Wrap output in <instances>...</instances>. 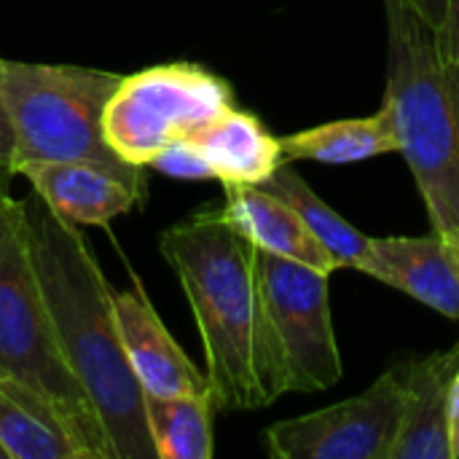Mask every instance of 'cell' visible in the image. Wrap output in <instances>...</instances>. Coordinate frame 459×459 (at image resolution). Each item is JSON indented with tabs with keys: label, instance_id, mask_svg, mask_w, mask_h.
<instances>
[{
	"label": "cell",
	"instance_id": "6da1fadb",
	"mask_svg": "<svg viewBox=\"0 0 459 459\" xmlns=\"http://www.w3.org/2000/svg\"><path fill=\"white\" fill-rule=\"evenodd\" d=\"M22 204L30 258L56 342L94 403L113 459H156L145 422V395L118 336L113 288L105 282L78 226L54 215L35 191Z\"/></svg>",
	"mask_w": 459,
	"mask_h": 459
},
{
	"label": "cell",
	"instance_id": "7a4b0ae2",
	"mask_svg": "<svg viewBox=\"0 0 459 459\" xmlns=\"http://www.w3.org/2000/svg\"><path fill=\"white\" fill-rule=\"evenodd\" d=\"M159 250L196 317L215 409H264L288 395L258 290L255 247L221 212H199L169 226Z\"/></svg>",
	"mask_w": 459,
	"mask_h": 459
},
{
	"label": "cell",
	"instance_id": "3957f363",
	"mask_svg": "<svg viewBox=\"0 0 459 459\" xmlns=\"http://www.w3.org/2000/svg\"><path fill=\"white\" fill-rule=\"evenodd\" d=\"M385 102L398 153L422 194L433 231L459 264V132L444 83L436 32L401 0H385Z\"/></svg>",
	"mask_w": 459,
	"mask_h": 459
},
{
	"label": "cell",
	"instance_id": "277c9868",
	"mask_svg": "<svg viewBox=\"0 0 459 459\" xmlns=\"http://www.w3.org/2000/svg\"><path fill=\"white\" fill-rule=\"evenodd\" d=\"M3 100L13 129L11 175L27 161H83L102 167L145 196L140 167L124 161L105 140V105L118 73L73 65L0 62Z\"/></svg>",
	"mask_w": 459,
	"mask_h": 459
},
{
	"label": "cell",
	"instance_id": "5b68a950",
	"mask_svg": "<svg viewBox=\"0 0 459 459\" xmlns=\"http://www.w3.org/2000/svg\"><path fill=\"white\" fill-rule=\"evenodd\" d=\"M11 377L56 403L91 459H113L94 403L56 342L24 234V204L0 183V379Z\"/></svg>",
	"mask_w": 459,
	"mask_h": 459
},
{
	"label": "cell",
	"instance_id": "8992f818",
	"mask_svg": "<svg viewBox=\"0 0 459 459\" xmlns=\"http://www.w3.org/2000/svg\"><path fill=\"white\" fill-rule=\"evenodd\" d=\"M234 108L231 86L202 65L172 62L124 75L105 105L108 145L129 164L145 167L161 148L188 137Z\"/></svg>",
	"mask_w": 459,
	"mask_h": 459
},
{
	"label": "cell",
	"instance_id": "52a82bcc",
	"mask_svg": "<svg viewBox=\"0 0 459 459\" xmlns=\"http://www.w3.org/2000/svg\"><path fill=\"white\" fill-rule=\"evenodd\" d=\"M255 274L288 393L333 387L344 368L331 317V274L258 247Z\"/></svg>",
	"mask_w": 459,
	"mask_h": 459
},
{
	"label": "cell",
	"instance_id": "ba28073f",
	"mask_svg": "<svg viewBox=\"0 0 459 459\" xmlns=\"http://www.w3.org/2000/svg\"><path fill=\"white\" fill-rule=\"evenodd\" d=\"M401 420L403 377L393 366L355 398L269 425L264 444L277 459H393Z\"/></svg>",
	"mask_w": 459,
	"mask_h": 459
},
{
	"label": "cell",
	"instance_id": "9c48e42d",
	"mask_svg": "<svg viewBox=\"0 0 459 459\" xmlns=\"http://www.w3.org/2000/svg\"><path fill=\"white\" fill-rule=\"evenodd\" d=\"M113 312L124 355L143 387V395H210L207 374H202L180 344L169 336L148 301L140 280L126 290H113Z\"/></svg>",
	"mask_w": 459,
	"mask_h": 459
},
{
	"label": "cell",
	"instance_id": "30bf717a",
	"mask_svg": "<svg viewBox=\"0 0 459 459\" xmlns=\"http://www.w3.org/2000/svg\"><path fill=\"white\" fill-rule=\"evenodd\" d=\"M358 272L459 320V264L436 231L425 237H371Z\"/></svg>",
	"mask_w": 459,
	"mask_h": 459
},
{
	"label": "cell",
	"instance_id": "8fae6325",
	"mask_svg": "<svg viewBox=\"0 0 459 459\" xmlns=\"http://www.w3.org/2000/svg\"><path fill=\"white\" fill-rule=\"evenodd\" d=\"M13 175L30 180L48 210L73 226H108L145 199L113 172L83 161H27Z\"/></svg>",
	"mask_w": 459,
	"mask_h": 459
},
{
	"label": "cell",
	"instance_id": "7c38bea8",
	"mask_svg": "<svg viewBox=\"0 0 459 459\" xmlns=\"http://www.w3.org/2000/svg\"><path fill=\"white\" fill-rule=\"evenodd\" d=\"M403 377V420L393 459H452L449 387L459 366V342L446 352L409 358Z\"/></svg>",
	"mask_w": 459,
	"mask_h": 459
},
{
	"label": "cell",
	"instance_id": "4fadbf2b",
	"mask_svg": "<svg viewBox=\"0 0 459 459\" xmlns=\"http://www.w3.org/2000/svg\"><path fill=\"white\" fill-rule=\"evenodd\" d=\"M223 188H226V204L221 215L253 247L307 264L328 274L336 272L333 258L312 237V231L304 226V221L288 202H282L280 196L269 194L261 186H223Z\"/></svg>",
	"mask_w": 459,
	"mask_h": 459
},
{
	"label": "cell",
	"instance_id": "5bb4252c",
	"mask_svg": "<svg viewBox=\"0 0 459 459\" xmlns=\"http://www.w3.org/2000/svg\"><path fill=\"white\" fill-rule=\"evenodd\" d=\"M188 140L207 161L212 180L223 186H261L285 164L280 137L237 105L191 132Z\"/></svg>",
	"mask_w": 459,
	"mask_h": 459
},
{
	"label": "cell",
	"instance_id": "9a60e30c",
	"mask_svg": "<svg viewBox=\"0 0 459 459\" xmlns=\"http://www.w3.org/2000/svg\"><path fill=\"white\" fill-rule=\"evenodd\" d=\"M0 446L8 459H91L56 403L11 377L0 379Z\"/></svg>",
	"mask_w": 459,
	"mask_h": 459
},
{
	"label": "cell",
	"instance_id": "2e32d148",
	"mask_svg": "<svg viewBox=\"0 0 459 459\" xmlns=\"http://www.w3.org/2000/svg\"><path fill=\"white\" fill-rule=\"evenodd\" d=\"M282 159L317 164H355L385 153H398V137L385 108L374 116L339 118L280 137Z\"/></svg>",
	"mask_w": 459,
	"mask_h": 459
},
{
	"label": "cell",
	"instance_id": "e0dca14e",
	"mask_svg": "<svg viewBox=\"0 0 459 459\" xmlns=\"http://www.w3.org/2000/svg\"><path fill=\"white\" fill-rule=\"evenodd\" d=\"M261 188L280 196L282 202H288L299 212L304 226L312 231V237L333 258L336 269H355L358 272V264H360L371 237L358 231L328 202H323L293 167H288V164L277 167V172L269 180H264Z\"/></svg>",
	"mask_w": 459,
	"mask_h": 459
},
{
	"label": "cell",
	"instance_id": "ac0fdd59",
	"mask_svg": "<svg viewBox=\"0 0 459 459\" xmlns=\"http://www.w3.org/2000/svg\"><path fill=\"white\" fill-rule=\"evenodd\" d=\"M212 409L210 395H145V422L156 459L212 457Z\"/></svg>",
	"mask_w": 459,
	"mask_h": 459
},
{
	"label": "cell",
	"instance_id": "d6986e66",
	"mask_svg": "<svg viewBox=\"0 0 459 459\" xmlns=\"http://www.w3.org/2000/svg\"><path fill=\"white\" fill-rule=\"evenodd\" d=\"M148 167L159 169L161 175L180 178V180H212L207 161L202 159V153L194 148V143L188 137H180V140L169 143L167 148H161L148 161Z\"/></svg>",
	"mask_w": 459,
	"mask_h": 459
},
{
	"label": "cell",
	"instance_id": "ffe728a7",
	"mask_svg": "<svg viewBox=\"0 0 459 459\" xmlns=\"http://www.w3.org/2000/svg\"><path fill=\"white\" fill-rule=\"evenodd\" d=\"M441 62H459V0H449L446 19L436 32Z\"/></svg>",
	"mask_w": 459,
	"mask_h": 459
},
{
	"label": "cell",
	"instance_id": "44dd1931",
	"mask_svg": "<svg viewBox=\"0 0 459 459\" xmlns=\"http://www.w3.org/2000/svg\"><path fill=\"white\" fill-rule=\"evenodd\" d=\"M411 13H417L433 32L441 30L444 19H446V8H449V0H401Z\"/></svg>",
	"mask_w": 459,
	"mask_h": 459
},
{
	"label": "cell",
	"instance_id": "7402d4cb",
	"mask_svg": "<svg viewBox=\"0 0 459 459\" xmlns=\"http://www.w3.org/2000/svg\"><path fill=\"white\" fill-rule=\"evenodd\" d=\"M11 164H13V129L3 100V70H0V172H11Z\"/></svg>",
	"mask_w": 459,
	"mask_h": 459
},
{
	"label": "cell",
	"instance_id": "603a6c76",
	"mask_svg": "<svg viewBox=\"0 0 459 459\" xmlns=\"http://www.w3.org/2000/svg\"><path fill=\"white\" fill-rule=\"evenodd\" d=\"M449 444H452V459H459V366L449 387Z\"/></svg>",
	"mask_w": 459,
	"mask_h": 459
},
{
	"label": "cell",
	"instance_id": "cb8c5ba5",
	"mask_svg": "<svg viewBox=\"0 0 459 459\" xmlns=\"http://www.w3.org/2000/svg\"><path fill=\"white\" fill-rule=\"evenodd\" d=\"M444 65V83L449 91V105L455 113V124L459 132V62H441Z\"/></svg>",
	"mask_w": 459,
	"mask_h": 459
},
{
	"label": "cell",
	"instance_id": "d4e9b609",
	"mask_svg": "<svg viewBox=\"0 0 459 459\" xmlns=\"http://www.w3.org/2000/svg\"><path fill=\"white\" fill-rule=\"evenodd\" d=\"M0 459H8L5 457V452H3V446H0Z\"/></svg>",
	"mask_w": 459,
	"mask_h": 459
}]
</instances>
